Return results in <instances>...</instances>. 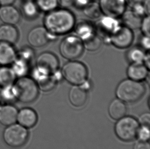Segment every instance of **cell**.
I'll return each mask as SVG.
<instances>
[{"label":"cell","mask_w":150,"mask_h":149,"mask_svg":"<svg viewBox=\"0 0 150 149\" xmlns=\"http://www.w3.org/2000/svg\"><path fill=\"white\" fill-rule=\"evenodd\" d=\"M75 18L69 10L54 9L49 11L44 19L45 28L52 34H66L75 25Z\"/></svg>","instance_id":"obj_1"},{"label":"cell","mask_w":150,"mask_h":149,"mask_svg":"<svg viewBox=\"0 0 150 149\" xmlns=\"http://www.w3.org/2000/svg\"><path fill=\"white\" fill-rule=\"evenodd\" d=\"M146 93V87L142 83L132 79L122 81L118 84L116 94L122 101L135 103L139 101Z\"/></svg>","instance_id":"obj_2"},{"label":"cell","mask_w":150,"mask_h":149,"mask_svg":"<svg viewBox=\"0 0 150 149\" xmlns=\"http://www.w3.org/2000/svg\"><path fill=\"white\" fill-rule=\"evenodd\" d=\"M13 86L16 100L22 103H32L38 97L39 87L33 78L26 76L20 77Z\"/></svg>","instance_id":"obj_3"},{"label":"cell","mask_w":150,"mask_h":149,"mask_svg":"<svg viewBox=\"0 0 150 149\" xmlns=\"http://www.w3.org/2000/svg\"><path fill=\"white\" fill-rule=\"evenodd\" d=\"M28 137L27 129L16 123L7 126L3 134L5 143L13 148H18L24 145Z\"/></svg>","instance_id":"obj_4"},{"label":"cell","mask_w":150,"mask_h":149,"mask_svg":"<svg viewBox=\"0 0 150 149\" xmlns=\"http://www.w3.org/2000/svg\"><path fill=\"white\" fill-rule=\"evenodd\" d=\"M139 123L131 117H124L118 119L115 126L116 134L124 141H132L137 136Z\"/></svg>","instance_id":"obj_5"},{"label":"cell","mask_w":150,"mask_h":149,"mask_svg":"<svg viewBox=\"0 0 150 149\" xmlns=\"http://www.w3.org/2000/svg\"><path fill=\"white\" fill-rule=\"evenodd\" d=\"M62 73L67 81L75 85H81L87 78V69L82 63L77 61H70L65 64Z\"/></svg>","instance_id":"obj_6"},{"label":"cell","mask_w":150,"mask_h":149,"mask_svg":"<svg viewBox=\"0 0 150 149\" xmlns=\"http://www.w3.org/2000/svg\"><path fill=\"white\" fill-rule=\"evenodd\" d=\"M83 42L81 39L75 36L65 37L61 42L59 51L63 57L73 60L81 56L83 51Z\"/></svg>","instance_id":"obj_7"},{"label":"cell","mask_w":150,"mask_h":149,"mask_svg":"<svg viewBox=\"0 0 150 149\" xmlns=\"http://www.w3.org/2000/svg\"><path fill=\"white\" fill-rule=\"evenodd\" d=\"M59 67V59L52 53H43L37 58V69L46 74H51L56 72Z\"/></svg>","instance_id":"obj_8"},{"label":"cell","mask_w":150,"mask_h":149,"mask_svg":"<svg viewBox=\"0 0 150 149\" xmlns=\"http://www.w3.org/2000/svg\"><path fill=\"white\" fill-rule=\"evenodd\" d=\"M134 38L133 33L126 26H119L110 37L111 42L118 48H124L130 46Z\"/></svg>","instance_id":"obj_9"},{"label":"cell","mask_w":150,"mask_h":149,"mask_svg":"<svg viewBox=\"0 0 150 149\" xmlns=\"http://www.w3.org/2000/svg\"><path fill=\"white\" fill-rule=\"evenodd\" d=\"M101 12L105 16L116 18L122 16L125 11V0H100V4Z\"/></svg>","instance_id":"obj_10"},{"label":"cell","mask_w":150,"mask_h":149,"mask_svg":"<svg viewBox=\"0 0 150 149\" xmlns=\"http://www.w3.org/2000/svg\"><path fill=\"white\" fill-rule=\"evenodd\" d=\"M52 35L45 27H37L29 32L27 39L31 46L38 48L47 44Z\"/></svg>","instance_id":"obj_11"},{"label":"cell","mask_w":150,"mask_h":149,"mask_svg":"<svg viewBox=\"0 0 150 149\" xmlns=\"http://www.w3.org/2000/svg\"><path fill=\"white\" fill-rule=\"evenodd\" d=\"M119 26L118 22L115 18L105 16L98 21L96 29L101 36L110 37Z\"/></svg>","instance_id":"obj_12"},{"label":"cell","mask_w":150,"mask_h":149,"mask_svg":"<svg viewBox=\"0 0 150 149\" xmlns=\"http://www.w3.org/2000/svg\"><path fill=\"white\" fill-rule=\"evenodd\" d=\"M38 115L35 111L31 108H24L18 111L17 121L18 124L26 129L30 128L36 125Z\"/></svg>","instance_id":"obj_13"},{"label":"cell","mask_w":150,"mask_h":149,"mask_svg":"<svg viewBox=\"0 0 150 149\" xmlns=\"http://www.w3.org/2000/svg\"><path fill=\"white\" fill-rule=\"evenodd\" d=\"M18 110L11 104H5L0 107V123L8 126L16 123Z\"/></svg>","instance_id":"obj_14"},{"label":"cell","mask_w":150,"mask_h":149,"mask_svg":"<svg viewBox=\"0 0 150 149\" xmlns=\"http://www.w3.org/2000/svg\"><path fill=\"white\" fill-rule=\"evenodd\" d=\"M20 13L11 5L3 6L0 8V20L6 24L14 25L20 20Z\"/></svg>","instance_id":"obj_15"},{"label":"cell","mask_w":150,"mask_h":149,"mask_svg":"<svg viewBox=\"0 0 150 149\" xmlns=\"http://www.w3.org/2000/svg\"><path fill=\"white\" fill-rule=\"evenodd\" d=\"M17 56L12 44L0 41V65L7 66L12 64Z\"/></svg>","instance_id":"obj_16"},{"label":"cell","mask_w":150,"mask_h":149,"mask_svg":"<svg viewBox=\"0 0 150 149\" xmlns=\"http://www.w3.org/2000/svg\"><path fill=\"white\" fill-rule=\"evenodd\" d=\"M18 38V31L13 25L5 24L0 26V41L12 44Z\"/></svg>","instance_id":"obj_17"},{"label":"cell","mask_w":150,"mask_h":149,"mask_svg":"<svg viewBox=\"0 0 150 149\" xmlns=\"http://www.w3.org/2000/svg\"><path fill=\"white\" fill-rule=\"evenodd\" d=\"M87 97V91L81 86L72 87L69 92V100L75 107H81L85 105Z\"/></svg>","instance_id":"obj_18"},{"label":"cell","mask_w":150,"mask_h":149,"mask_svg":"<svg viewBox=\"0 0 150 149\" xmlns=\"http://www.w3.org/2000/svg\"><path fill=\"white\" fill-rule=\"evenodd\" d=\"M148 70L142 63H133L128 67L127 74L131 79L140 81L146 78L148 75Z\"/></svg>","instance_id":"obj_19"},{"label":"cell","mask_w":150,"mask_h":149,"mask_svg":"<svg viewBox=\"0 0 150 149\" xmlns=\"http://www.w3.org/2000/svg\"><path fill=\"white\" fill-rule=\"evenodd\" d=\"M127 108L123 101L120 99H115L112 101L109 107L110 117L115 120H118L125 117Z\"/></svg>","instance_id":"obj_20"},{"label":"cell","mask_w":150,"mask_h":149,"mask_svg":"<svg viewBox=\"0 0 150 149\" xmlns=\"http://www.w3.org/2000/svg\"><path fill=\"white\" fill-rule=\"evenodd\" d=\"M16 75L11 67L2 66L0 67V87L13 85L16 81Z\"/></svg>","instance_id":"obj_21"},{"label":"cell","mask_w":150,"mask_h":149,"mask_svg":"<svg viewBox=\"0 0 150 149\" xmlns=\"http://www.w3.org/2000/svg\"><path fill=\"white\" fill-rule=\"evenodd\" d=\"M122 16V21L125 25V26L128 27L131 30L136 29L140 27L142 21L140 16L136 14L133 11H125Z\"/></svg>","instance_id":"obj_22"},{"label":"cell","mask_w":150,"mask_h":149,"mask_svg":"<svg viewBox=\"0 0 150 149\" xmlns=\"http://www.w3.org/2000/svg\"><path fill=\"white\" fill-rule=\"evenodd\" d=\"M94 28L91 24L86 21H81L77 24L75 32L79 37L83 40H85L87 38L94 34Z\"/></svg>","instance_id":"obj_23"},{"label":"cell","mask_w":150,"mask_h":149,"mask_svg":"<svg viewBox=\"0 0 150 149\" xmlns=\"http://www.w3.org/2000/svg\"><path fill=\"white\" fill-rule=\"evenodd\" d=\"M28 63L26 61L16 56V60L12 63L11 67L16 77L20 78L26 76L29 71Z\"/></svg>","instance_id":"obj_24"},{"label":"cell","mask_w":150,"mask_h":149,"mask_svg":"<svg viewBox=\"0 0 150 149\" xmlns=\"http://www.w3.org/2000/svg\"><path fill=\"white\" fill-rule=\"evenodd\" d=\"M16 100L13 85L0 88V102L6 104H10Z\"/></svg>","instance_id":"obj_25"},{"label":"cell","mask_w":150,"mask_h":149,"mask_svg":"<svg viewBox=\"0 0 150 149\" xmlns=\"http://www.w3.org/2000/svg\"><path fill=\"white\" fill-rule=\"evenodd\" d=\"M83 13L90 18L94 19L99 18L101 13L100 4L96 2H89L85 6Z\"/></svg>","instance_id":"obj_26"},{"label":"cell","mask_w":150,"mask_h":149,"mask_svg":"<svg viewBox=\"0 0 150 149\" xmlns=\"http://www.w3.org/2000/svg\"><path fill=\"white\" fill-rule=\"evenodd\" d=\"M83 46L91 51L97 50L101 46V40L98 35L94 34L83 40Z\"/></svg>","instance_id":"obj_27"},{"label":"cell","mask_w":150,"mask_h":149,"mask_svg":"<svg viewBox=\"0 0 150 149\" xmlns=\"http://www.w3.org/2000/svg\"><path fill=\"white\" fill-rule=\"evenodd\" d=\"M127 56L129 60L132 63H142L146 54L142 49L134 48L128 52Z\"/></svg>","instance_id":"obj_28"},{"label":"cell","mask_w":150,"mask_h":149,"mask_svg":"<svg viewBox=\"0 0 150 149\" xmlns=\"http://www.w3.org/2000/svg\"><path fill=\"white\" fill-rule=\"evenodd\" d=\"M40 88L44 91H49L52 89L56 84L57 80L54 76L48 75L38 82H37Z\"/></svg>","instance_id":"obj_29"},{"label":"cell","mask_w":150,"mask_h":149,"mask_svg":"<svg viewBox=\"0 0 150 149\" xmlns=\"http://www.w3.org/2000/svg\"><path fill=\"white\" fill-rule=\"evenodd\" d=\"M35 3L40 9L49 12L57 7L58 0H35Z\"/></svg>","instance_id":"obj_30"},{"label":"cell","mask_w":150,"mask_h":149,"mask_svg":"<svg viewBox=\"0 0 150 149\" xmlns=\"http://www.w3.org/2000/svg\"><path fill=\"white\" fill-rule=\"evenodd\" d=\"M38 9L35 3L31 1H27L23 6V10L25 15L29 18H35L38 13Z\"/></svg>","instance_id":"obj_31"},{"label":"cell","mask_w":150,"mask_h":149,"mask_svg":"<svg viewBox=\"0 0 150 149\" xmlns=\"http://www.w3.org/2000/svg\"><path fill=\"white\" fill-rule=\"evenodd\" d=\"M34 56V53L32 49L29 48H23L21 51L18 54H17V57L26 61L28 63L30 62Z\"/></svg>","instance_id":"obj_32"},{"label":"cell","mask_w":150,"mask_h":149,"mask_svg":"<svg viewBox=\"0 0 150 149\" xmlns=\"http://www.w3.org/2000/svg\"><path fill=\"white\" fill-rule=\"evenodd\" d=\"M139 138L142 141H147L150 138V130L148 126H142L139 128L137 133Z\"/></svg>","instance_id":"obj_33"},{"label":"cell","mask_w":150,"mask_h":149,"mask_svg":"<svg viewBox=\"0 0 150 149\" xmlns=\"http://www.w3.org/2000/svg\"><path fill=\"white\" fill-rule=\"evenodd\" d=\"M150 16L147 15L144 18L141 22L140 27L142 28V32L144 36L150 37Z\"/></svg>","instance_id":"obj_34"},{"label":"cell","mask_w":150,"mask_h":149,"mask_svg":"<svg viewBox=\"0 0 150 149\" xmlns=\"http://www.w3.org/2000/svg\"><path fill=\"white\" fill-rule=\"evenodd\" d=\"M139 122L141 125L144 126H148L150 124V115L149 113H146L142 115L139 119Z\"/></svg>","instance_id":"obj_35"},{"label":"cell","mask_w":150,"mask_h":149,"mask_svg":"<svg viewBox=\"0 0 150 149\" xmlns=\"http://www.w3.org/2000/svg\"><path fill=\"white\" fill-rule=\"evenodd\" d=\"M133 149H150V144L146 141H140L135 144Z\"/></svg>","instance_id":"obj_36"},{"label":"cell","mask_w":150,"mask_h":149,"mask_svg":"<svg viewBox=\"0 0 150 149\" xmlns=\"http://www.w3.org/2000/svg\"><path fill=\"white\" fill-rule=\"evenodd\" d=\"M58 2L63 7L67 8L74 4L75 0H58Z\"/></svg>","instance_id":"obj_37"},{"label":"cell","mask_w":150,"mask_h":149,"mask_svg":"<svg viewBox=\"0 0 150 149\" xmlns=\"http://www.w3.org/2000/svg\"><path fill=\"white\" fill-rule=\"evenodd\" d=\"M141 44L144 48L149 50L150 48V37L144 36L140 40Z\"/></svg>","instance_id":"obj_38"},{"label":"cell","mask_w":150,"mask_h":149,"mask_svg":"<svg viewBox=\"0 0 150 149\" xmlns=\"http://www.w3.org/2000/svg\"><path fill=\"white\" fill-rule=\"evenodd\" d=\"M125 2L129 6L134 7V6L142 4V0H125Z\"/></svg>","instance_id":"obj_39"},{"label":"cell","mask_w":150,"mask_h":149,"mask_svg":"<svg viewBox=\"0 0 150 149\" xmlns=\"http://www.w3.org/2000/svg\"><path fill=\"white\" fill-rule=\"evenodd\" d=\"M144 9V13L149 15L150 11V0H146L144 5H143Z\"/></svg>","instance_id":"obj_40"},{"label":"cell","mask_w":150,"mask_h":149,"mask_svg":"<svg viewBox=\"0 0 150 149\" xmlns=\"http://www.w3.org/2000/svg\"><path fill=\"white\" fill-rule=\"evenodd\" d=\"M89 2V0H75L74 4L77 6H85Z\"/></svg>","instance_id":"obj_41"},{"label":"cell","mask_w":150,"mask_h":149,"mask_svg":"<svg viewBox=\"0 0 150 149\" xmlns=\"http://www.w3.org/2000/svg\"><path fill=\"white\" fill-rule=\"evenodd\" d=\"M16 0H0V5L2 6H8L12 5Z\"/></svg>","instance_id":"obj_42"},{"label":"cell","mask_w":150,"mask_h":149,"mask_svg":"<svg viewBox=\"0 0 150 149\" xmlns=\"http://www.w3.org/2000/svg\"><path fill=\"white\" fill-rule=\"evenodd\" d=\"M144 61L145 63V65H144L145 66L148 68V69H150V55H149V53H148L147 55L146 54Z\"/></svg>","instance_id":"obj_43"}]
</instances>
